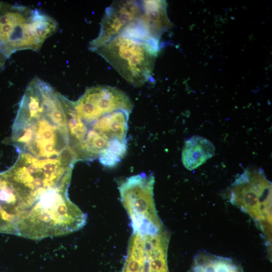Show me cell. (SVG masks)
I'll return each mask as SVG.
<instances>
[{
    "label": "cell",
    "mask_w": 272,
    "mask_h": 272,
    "mask_svg": "<svg viewBox=\"0 0 272 272\" xmlns=\"http://www.w3.org/2000/svg\"><path fill=\"white\" fill-rule=\"evenodd\" d=\"M159 49V46L121 34L93 51L128 83L139 87L151 78Z\"/></svg>",
    "instance_id": "cell-4"
},
{
    "label": "cell",
    "mask_w": 272,
    "mask_h": 272,
    "mask_svg": "<svg viewBox=\"0 0 272 272\" xmlns=\"http://www.w3.org/2000/svg\"><path fill=\"white\" fill-rule=\"evenodd\" d=\"M215 147L207 139L193 135L185 142L182 151V162L189 170H193L205 163L215 154Z\"/></svg>",
    "instance_id": "cell-11"
},
{
    "label": "cell",
    "mask_w": 272,
    "mask_h": 272,
    "mask_svg": "<svg viewBox=\"0 0 272 272\" xmlns=\"http://www.w3.org/2000/svg\"><path fill=\"white\" fill-rule=\"evenodd\" d=\"M76 162L71 157L42 160L29 153H20L14 165L3 172L25 214L46 194L68 189Z\"/></svg>",
    "instance_id": "cell-2"
},
{
    "label": "cell",
    "mask_w": 272,
    "mask_h": 272,
    "mask_svg": "<svg viewBox=\"0 0 272 272\" xmlns=\"http://www.w3.org/2000/svg\"><path fill=\"white\" fill-rule=\"evenodd\" d=\"M169 234L133 232L121 272H169L167 251Z\"/></svg>",
    "instance_id": "cell-6"
},
{
    "label": "cell",
    "mask_w": 272,
    "mask_h": 272,
    "mask_svg": "<svg viewBox=\"0 0 272 272\" xmlns=\"http://www.w3.org/2000/svg\"><path fill=\"white\" fill-rule=\"evenodd\" d=\"M143 12L142 1H114L105 10L98 36L89 44L93 51L106 44L134 24Z\"/></svg>",
    "instance_id": "cell-9"
},
{
    "label": "cell",
    "mask_w": 272,
    "mask_h": 272,
    "mask_svg": "<svg viewBox=\"0 0 272 272\" xmlns=\"http://www.w3.org/2000/svg\"><path fill=\"white\" fill-rule=\"evenodd\" d=\"M57 25L38 9L0 2V50L8 59L17 51L38 50Z\"/></svg>",
    "instance_id": "cell-3"
},
{
    "label": "cell",
    "mask_w": 272,
    "mask_h": 272,
    "mask_svg": "<svg viewBox=\"0 0 272 272\" xmlns=\"http://www.w3.org/2000/svg\"><path fill=\"white\" fill-rule=\"evenodd\" d=\"M126 150V141L114 140L99 157L100 162L105 167H114L123 158Z\"/></svg>",
    "instance_id": "cell-13"
},
{
    "label": "cell",
    "mask_w": 272,
    "mask_h": 272,
    "mask_svg": "<svg viewBox=\"0 0 272 272\" xmlns=\"http://www.w3.org/2000/svg\"><path fill=\"white\" fill-rule=\"evenodd\" d=\"M74 102L75 113L85 124L118 110H132V104L127 96L117 88L109 86L90 88Z\"/></svg>",
    "instance_id": "cell-8"
},
{
    "label": "cell",
    "mask_w": 272,
    "mask_h": 272,
    "mask_svg": "<svg viewBox=\"0 0 272 272\" xmlns=\"http://www.w3.org/2000/svg\"><path fill=\"white\" fill-rule=\"evenodd\" d=\"M72 105V101L48 83L34 78L20 102L9 143L19 153H29L40 159L74 155L67 127Z\"/></svg>",
    "instance_id": "cell-1"
},
{
    "label": "cell",
    "mask_w": 272,
    "mask_h": 272,
    "mask_svg": "<svg viewBox=\"0 0 272 272\" xmlns=\"http://www.w3.org/2000/svg\"><path fill=\"white\" fill-rule=\"evenodd\" d=\"M143 12L134 28L144 39L159 44V39L170 22L166 3L163 1H142Z\"/></svg>",
    "instance_id": "cell-10"
},
{
    "label": "cell",
    "mask_w": 272,
    "mask_h": 272,
    "mask_svg": "<svg viewBox=\"0 0 272 272\" xmlns=\"http://www.w3.org/2000/svg\"><path fill=\"white\" fill-rule=\"evenodd\" d=\"M271 184L262 171L246 170L231 187L230 201L257 221L270 223Z\"/></svg>",
    "instance_id": "cell-7"
},
{
    "label": "cell",
    "mask_w": 272,
    "mask_h": 272,
    "mask_svg": "<svg viewBox=\"0 0 272 272\" xmlns=\"http://www.w3.org/2000/svg\"><path fill=\"white\" fill-rule=\"evenodd\" d=\"M190 272H244L234 260L201 252L194 257Z\"/></svg>",
    "instance_id": "cell-12"
},
{
    "label": "cell",
    "mask_w": 272,
    "mask_h": 272,
    "mask_svg": "<svg viewBox=\"0 0 272 272\" xmlns=\"http://www.w3.org/2000/svg\"><path fill=\"white\" fill-rule=\"evenodd\" d=\"M7 59L8 58L0 50V69H2L4 66Z\"/></svg>",
    "instance_id": "cell-14"
},
{
    "label": "cell",
    "mask_w": 272,
    "mask_h": 272,
    "mask_svg": "<svg viewBox=\"0 0 272 272\" xmlns=\"http://www.w3.org/2000/svg\"><path fill=\"white\" fill-rule=\"evenodd\" d=\"M154 176L142 173L119 185L121 201L130 219L133 232L156 233L164 229L155 208Z\"/></svg>",
    "instance_id": "cell-5"
}]
</instances>
